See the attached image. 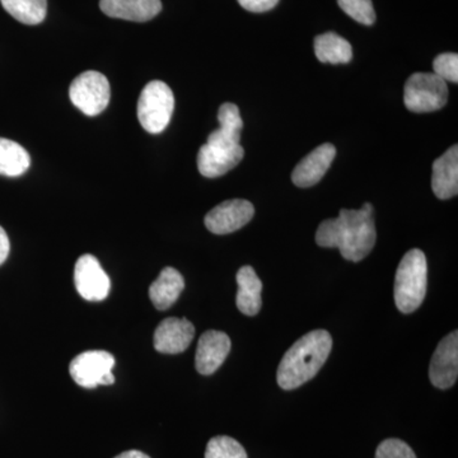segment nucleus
I'll return each mask as SVG.
<instances>
[{"label": "nucleus", "mask_w": 458, "mask_h": 458, "mask_svg": "<svg viewBox=\"0 0 458 458\" xmlns=\"http://www.w3.org/2000/svg\"><path fill=\"white\" fill-rule=\"evenodd\" d=\"M31 165L29 152L16 141L0 138V174L18 177Z\"/></svg>", "instance_id": "obj_21"}, {"label": "nucleus", "mask_w": 458, "mask_h": 458, "mask_svg": "<svg viewBox=\"0 0 458 458\" xmlns=\"http://www.w3.org/2000/svg\"><path fill=\"white\" fill-rule=\"evenodd\" d=\"M3 8L23 25L35 26L47 17V0H0Z\"/></svg>", "instance_id": "obj_22"}, {"label": "nucleus", "mask_w": 458, "mask_h": 458, "mask_svg": "<svg viewBox=\"0 0 458 458\" xmlns=\"http://www.w3.org/2000/svg\"><path fill=\"white\" fill-rule=\"evenodd\" d=\"M183 288H185V280L180 271L170 267H165L159 274L158 279L150 285V301L155 304L156 309L165 311L179 300Z\"/></svg>", "instance_id": "obj_19"}, {"label": "nucleus", "mask_w": 458, "mask_h": 458, "mask_svg": "<svg viewBox=\"0 0 458 458\" xmlns=\"http://www.w3.org/2000/svg\"><path fill=\"white\" fill-rule=\"evenodd\" d=\"M245 157L242 146L221 147L204 144L198 153L199 172L208 179L221 177L233 170Z\"/></svg>", "instance_id": "obj_11"}, {"label": "nucleus", "mask_w": 458, "mask_h": 458, "mask_svg": "<svg viewBox=\"0 0 458 458\" xmlns=\"http://www.w3.org/2000/svg\"><path fill=\"white\" fill-rule=\"evenodd\" d=\"M9 250H11L9 238L4 229L0 227V265L4 264V261L7 260Z\"/></svg>", "instance_id": "obj_28"}, {"label": "nucleus", "mask_w": 458, "mask_h": 458, "mask_svg": "<svg viewBox=\"0 0 458 458\" xmlns=\"http://www.w3.org/2000/svg\"><path fill=\"white\" fill-rule=\"evenodd\" d=\"M195 336V327L189 319L170 318L158 325L155 333V348L162 354L185 352Z\"/></svg>", "instance_id": "obj_13"}, {"label": "nucleus", "mask_w": 458, "mask_h": 458, "mask_svg": "<svg viewBox=\"0 0 458 458\" xmlns=\"http://www.w3.org/2000/svg\"><path fill=\"white\" fill-rule=\"evenodd\" d=\"M432 189L441 200L456 197L458 192V147H451L433 164Z\"/></svg>", "instance_id": "obj_16"}, {"label": "nucleus", "mask_w": 458, "mask_h": 458, "mask_svg": "<svg viewBox=\"0 0 458 458\" xmlns=\"http://www.w3.org/2000/svg\"><path fill=\"white\" fill-rule=\"evenodd\" d=\"M114 357L105 351H89L77 355L69 366L75 384L84 388H96L98 386H110L114 382L113 369Z\"/></svg>", "instance_id": "obj_7"}, {"label": "nucleus", "mask_w": 458, "mask_h": 458, "mask_svg": "<svg viewBox=\"0 0 458 458\" xmlns=\"http://www.w3.org/2000/svg\"><path fill=\"white\" fill-rule=\"evenodd\" d=\"M372 204L366 203L360 210H340L335 219H327L318 225L316 242L327 249H339L345 260L360 262L376 245V227Z\"/></svg>", "instance_id": "obj_1"}, {"label": "nucleus", "mask_w": 458, "mask_h": 458, "mask_svg": "<svg viewBox=\"0 0 458 458\" xmlns=\"http://www.w3.org/2000/svg\"><path fill=\"white\" fill-rule=\"evenodd\" d=\"M241 7L252 13H264L278 4L279 0H237Z\"/></svg>", "instance_id": "obj_27"}, {"label": "nucleus", "mask_w": 458, "mask_h": 458, "mask_svg": "<svg viewBox=\"0 0 458 458\" xmlns=\"http://www.w3.org/2000/svg\"><path fill=\"white\" fill-rule=\"evenodd\" d=\"M333 349V339L327 330H315L301 337L280 361L278 385L291 391L311 381L327 363Z\"/></svg>", "instance_id": "obj_2"}, {"label": "nucleus", "mask_w": 458, "mask_h": 458, "mask_svg": "<svg viewBox=\"0 0 458 458\" xmlns=\"http://www.w3.org/2000/svg\"><path fill=\"white\" fill-rule=\"evenodd\" d=\"M238 293L237 309L243 315L256 316L261 310L262 283L255 273L254 267H243L237 273Z\"/></svg>", "instance_id": "obj_18"}, {"label": "nucleus", "mask_w": 458, "mask_h": 458, "mask_svg": "<svg viewBox=\"0 0 458 458\" xmlns=\"http://www.w3.org/2000/svg\"><path fill=\"white\" fill-rule=\"evenodd\" d=\"M375 458H417L408 443L401 439H386L378 445Z\"/></svg>", "instance_id": "obj_26"}, {"label": "nucleus", "mask_w": 458, "mask_h": 458, "mask_svg": "<svg viewBox=\"0 0 458 458\" xmlns=\"http://www.w3.org/2000/svg\"><path fill=\"white\" fill-rule=\"evenodd\" d=\"M219 128L208 137V144L221 147L240 146L243 122L240 108L231 102L223 104L218 111Z\"/></svg>", "instance_id": "obj_17"}, {"label": "nucleus", "mask_w": 458, "mask_h": 458, "mask_svg": "<svg viewBox=\"0 0 458 458\" xmlns=\"http://www.w3.org/2000/svg\"><path fill=\"white\" fill-rule=\"evenodd\" d=\"M339 7L352 20L364 26L376 22V12L372 0H337Z\"/></svg>", "instance_id": "obj_24"}, {"label": "nucleus", "mask_w": 458, "mask_h": 458, "mask_svg": "<svg viewBox=\"0 0 458 458\" xmlns=\"http://www.w3.org/2000/svg\"><path fill=\"white\" fill-rule=\"evenodd\" d=\"M106 16L131 22H148L162 11L161 0H99Z\"/></svg>", "instance_id": "obj_15"}, {"label": "nucleus", "mask_w": 458, "mask_h": 458, "mask_svg": "<svg viewBox=\"0 0 458 458\" xmlns=\"http://www.w3.org/2000/svg\"><path fill=\"white\" fill-rule=\"evenodd\" d=\"M448 101L447 82L434 73H414L405 83L403 102L411 113L441 110Z\"/></svg>", "instance_id": "obj_5"}, {"label": "nucleus", "mask_w": 458, "mask_h": 458, "mask_svg": "<svg viewBox=\"0 0 458 458\" xmlns=\"http://www.w3.org/2000/svg\"><path fill=\"white\" fill-rule=\"evenodd\" d=\"M114 458H150V457L148 456V454H143V452L137 451V450H131V451L123 452V454H120L119 456H116Z\"/></svg>", "instance_id": "obj_29"}, {"label": "nucleus", "mask_w": 458, "mask_h": 458, "mask_svg": "<svg viewBox=\"0 0 458 458\" xmlns=\"http://www.w3.org/2000/svg\"><path fill=\"white\" fill-rule=\"evenodd\" d=\"M74 283L78 293L89 302L106 300L111 283L101 264L93 255L86 254L78 259L74 269Z\"/></svg>", "instance_id": "obj_8"}, {"label": "nucleus", "mask_w": 458, "mask_h": 458, "mask_svg": "<svg viewBox=\"0 0 458 458\" xmlns=\"http://www.w3.org/2000/svg\"><path fill=\"white\" fill-rule=\"evenodd\" d=\"M231 339L222 331L209 330L198 343L195 366L200 375L210 376L219 369L231 352Z\"/></svg>", "instance_id": "obj_12"}, {"label": "nucleus", "mask_w": 458, "mask_h": 458, "mask_svg": "<svg viewBox=\"0 0 458 458\" xmlns=\"http://www.w3.org/2000/svg\"><path fill=\"white\" fill-rule=\"evenodd\" d=\"M205 458H249L243 445L227 436L214 437L205 451Z\"/></svg>", "instance_id": "obj_23"}, {"label": "nucleus", "mask_w": 458, "mask_h": 458, "mask_svg": "<svg viewBox=\"0 0 458 458\" xmlns=\"http://www.w3.org/2000/svg\"><path fill=\"white\" fill-rule=\"evenodd\" d=\"M255 208L242 199L227 200L216 205L205 216V227L214 234L233 233L254 218Z\"/></svg>", "instance_id": "obj_9"}, {"label": "nucleus", "mask_w": 458, "mask_h": 458, "mask_svg": "<svg viewBox=\"0 0 458 458\" xmlns=\"http://www.w3.org/2000/svg\"><path fill=\"white\" fill-rule=\"evenodd\" d=\"M69 98L74 106L80 108L87 116H98L110 102V83L98 72H84L72 82Z\"/></svg>", "instance_id": "obj_6"}, {"label": "nucleus", "mask_w": 458, "mask_h": 458, "mask_svg": "<svg viewBox=\"0 0 458 458\" xmlns=\"http://www.w3.org/2000/svg\"><path fill=\"white\" fill-rule=\"evenodd\" d=\"M433 73L445 82H458V55L456 53L441 54L433 60Z\"/></svg>", "instance_id": "obj_25"}, {"label": "nucleus", "mask_w": 458, "mask_h": 458, "mask_svg": "<svg viewBox=\"0 0 458 458\" xmlns=\"http://www.w3.org/2000/svg\"><path fill=\"white\" fill-rule=\"evenodd\" d=\"M428 265L426 255L418 249L410 250L400 261L394 278V303L400 312L417 311L427 294Z\"/></svg>", "instance_id": "obj_3"}, {"label": "nucleus", "mask_w": 458, "mask_h": 458, "mask_svg": "<svg viewBox=\"0 0 458 458\" xmlns=\"http://www.w3.org/2000/svg\"><path fill=\"white\" fill-rule=\"evenodd\" d=\"M336 156V148L330 143L322 144L313 149L309 156L294 168L292 180L298 188H311L325 176L334 158Z\"/></svg>", "instance_id": "obj_14"}, {"label": "nucleus", "mask_w": 458, "mask_h": 458, "mask_svg": "<svg viewBox=\"0 0 458 458\" xmlns=\"http://www.w3.org/2000/svg\"><path fill=\"white\" fill-rule=\"evenodd\" d=\"M315 54L321 63L348 64L352 59V47L342 36L327 32L315 38Z\"/></svg>", "instance_id": "obj_20"}, {"label": "nucleus", "mask_w": 458, "mask_h": 458, "mask_svg": "<svg viewBox=\"0 0 458 458\" xmlns=\"http://www.w3.org/2000/svg\"><path fill=\"white\" fill-rule=\"evenodd\" d=\"M174 110V96L168 84L152 81L141 90L138 119L144 131L159 134L167 128Z\"/></svg>", "instance_id": "obj_4"}, {"label": "nucleus", "mask_w": 458, "mask_h": 458, "mask_svg": "<svg viewBox=\"0 0 458 458\" xmlns=\"http://www.w3.org/2000/svg\"><path fill=\"white\" fill-rule=\"evenodd\" d=\"M458 376V333L454 331L437 346L429 367L433 386L447 390L456 384Z\"/></svg>", "instance_id": "obj_10"}]
</instances>
